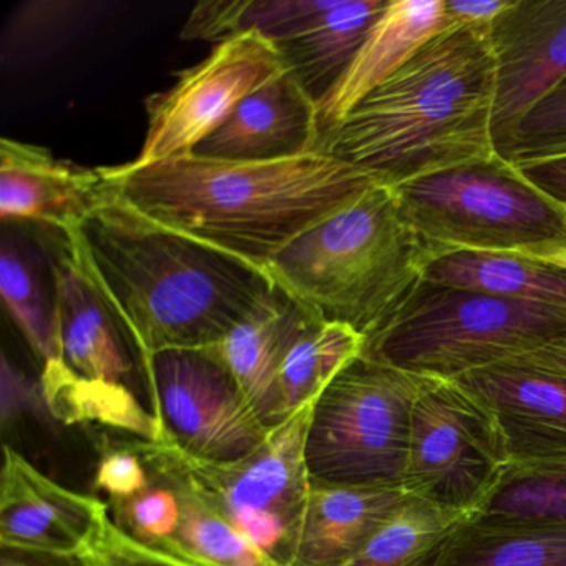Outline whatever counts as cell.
<instances>
[{
  "instance_id": "cell-1",
  "label": "cell",
  "mask_w": 566,
  "mask_h": 566,
  "mask_svg": "<svg viewBox=\"0 0 566 566\" xmlns=\"http://www.w3.org/2000/svg\"><path fill=\"white\" fill-rule=\"evenodd\" d=\"M64 237L142 366L214 346L274 291L264 271L151 223L112 190Z\"/></svg>"
},
{
  "instance_id": "cell-2",
  "label": "cell",
  "mask_w": 566,
  "mask_h": 566,
  "mask_svg": "<svg viewBox=\"0 0 566 566\" xmlns=\"http://www.w3.org/2000/svg\"><path fill=\"white\" fill-rule=\"evenodd\" d=\"M102 174L112 193L151 223L261 271L301 234L380 184L323 151L274 161L191 154Z\"/></svg>"
},
{
  "instance_id": "cell-3",
  "label": "cell",
  "mask_w": 566,
  "mask_h": 566,
  "mask_svg": "<svg viewBox=\"0 0 566 566\" xmlns=\"http://www.w3.org/2000/svg\"><path fill=\"white\" fill-rule=\"evenodd\" d=\"M495 59L490 25L453 28L427 42L319 145L384 185L496 157Z\"/></svg>"
},
{
  "instance_id": "cell-4",
  "label": "cell",
  "mask_w": 566,
  "mask_h": 566,
  "mask_svg": "<svg viewBox=\"0 0 566 566\" xmlns=\"http://www.w3.org/2000/svg\"><path fill=\"white\" fill-rule=\"evenodd\" d=\"M433 256L394 188L379 184L301 234L264 273L307 313L367 340L422 283Z\"/></svg>"
},
{
  "instance_id": "cell-5",
  "label": "cell",
  "mask_w": 566,
  "mask_h": 566,
  "mask_svg": "<svg viewBox=\"0 0 566 566\" xmlns=\"http://www.w3.org/2000/svg\"><path fill=\"white\" fill-rule=\"evenodd\" d=\"M566 334V314L502 294L422 281L364 354L420 376L453 380L509 363Z\"/></svg>"
},
{
  "instance_id": "cell-6",
  "label": "cell",
  "mask_w": 566,
  "mask_h": 566,
  "mask_svg": "<svg viewBox=\"0 0 566 566\" xmlns=\"http://www.w3.org/2000/svg\"><path fill=\"white\" fill-rule=\"evenodd\" d=\"M59 350L44 364L41 390L55 419L97 423L147 442H164L140 357L78 270L67 243L54 256Z\"/></svg>"
},
{
  "instance_id": "cell-7",
  "label": "cell",
  "mask_w": 566,
  "mask_h": 566,
  "mask_svg": "<svg viewBox=\"0 0 566 566\" xmlns=\"http://www.w3.org/2000/svg\"><path fill=\"white\" fill-rule=\"evenodd\" d=\"M390 187L433 254L535 258L566 241V208L532 187L500 155Z\"/></svg>"
},
{
  "instance_id": "cell-8",
  "label": "cell",
  "mask_w": 566,
  "mask_h": 566,
  "mask_svg": "<svg viewBox=\"0 0 566 566\" xmlns=\"http://www.w3.org/2000/svg\"><path fill=\"white\" fill-rule=\"evenodd\" d=\"M436 382L357 357L314 402L306 433L311 483L402 486L413 407Z\"/></svg>"
},
{
  "instance_id": "cell-9",
  "label": "cell",
  "mask_w": 566,
  "mask_h": 566,
  "mask_svg": "<svg viewBox=\"0 0 566 566\" xmlns=\"http://www.w3.org/2000/svg\"><path fill=\"white\" fill-rule=\"evenodd\" d=\"M512 470L499 420L455 380H439L412 412L403 492L470 518Z\"/></svg>"
},
{
  "instance_id": "cell-10",
  "label": "cell",
  "mask_w": 566,
  "mask_h": 566,
  "mask_svg": "<svg viewBox=\"0 0 566 566\" xmlns=\"http://www.w3.org/2000/svg\"><path fill=\"white\" fill-rule=\"evenodd\" d=\"M314 402L243 459L205 462L181 452L200 492L276 566L293 562L310 499L306 433Z\"/></svg>"
},
{
  "instance_id": "cell-11",
  "label": "cell",
  "mask_w": 566,
  "mask_h": 566,
  "mask_svg": "<svg viewBox=\"0 0 566 566\" xmlns=\"http://www.w3.org/2000/svg\"><path fill=\"white\" fill-rule=\"evenodd\" d=\"M142 367L161 443L193 459L220 463L243 459L270 436L210 350H167Z\"/></svg>"
},
{
  "instance_id": "cell-12",
  "label": "cell",
  "mask_w": 566,
  "mask_h": 566,
  "mask_svg": "<svg viewBox=\"0 0 566 566\" xmlns=\"http://www.w3.org/2000/svg\"><path fill=\"white\" fill-rule=\"evenodd\" d=\"M286 71L280 51L260 34L217 44L205 61L181 71L177 84L147 101L148 127L134 167L185 157L213 135L238 105Z\"/></svg>"
},
{
  "instance_id": "cell-13",
  "label": "cell",
  "mask_w": 566,
  "mask_h": 566,
  "mask_svg": "<svg viewBox=\"0 0 566 566\" xmlns=\"http://www.w3.org/2000/svg\"><path fill=\"white\" fill-rule=\"evenodd\" d=\"M496 154L523 118L566 82V0H512L490 25Z\"/></svg>"
},
{
  "instance_id": "cell-14",
  "label": "cell",
  "mask_w": 566,
  "mask_h": 566,
  "mask_svg": "<svg viewBox=\"0 0 566 566\" xmlns=\"http://www.w3.org/2000/svg\"><path fill=\"white\" fill-rule=\"evenodd\" d=\"M453 380L495 413L512 469L566 467V377L502 363Z\"/></svg>"
},
{
  "instance_id": "cell-15",
  "label": "cell",
  "mask_w": 566,
  "mask_h": 566,
  "mask_svg": "<svg viewBox=\"0 0 566 566\" xmlns=\"http://www.w3.org/2000/svg\"><path fill=\"white\" fill-rule=\"evenodd\" d=\"M105 500L54 482L11 446L0 475V546L81 555L107 518Z\"/></svg>"
},
{
  "instance_id": "cell-16",
  "label": "cell",
  "mask_w": 566,
  "mask_h": 566,
  "mask_svg": "<svg viewBox=\"0 0 566 566\" xmlns=\"http://www.w3.org/2000/svg\"><path fill=\"white\" fill-rule=\"evenodd\" d=\"M102 168L59 160L48 148L14 138L0 142V217L4 223L42 224L67 234L107 198Z\"/></svg>"
},
{
  "instance_id": "cell-17",
  "label": "cell",
  "mask_w": 566,
  "mask_h": 566,
  "mask_svg": "<svg viewBox=\"0 0 566 566\" xmlns=\"http://www.w3.org/2000/svg\"><path fill=\"white\" fill-rule=\"evenodd\" d=\"M300 303L274 287L220 343L207 347L233 377L261 422L273 430L290 419L281 369L294 340L313 319Z\"/></svg>"
},
{
  "instance_id": "cell-18",
  "label": "cell",
  "mask_w": 566,
  "mask_h": 566,
  "mask_svg": "<svg viewBox=\"0 0 566 566\" xmlns=\"http://www.w3.org/2000/svg\"><path fill=\"white\" fill-rule=\"evenodd\" d=\"M316 102L287 71L248 95L193 151L228 161H274L316 151Z\"/></svg>"
},
{
  "instance_id": "cell-19",
  "label": "cell",
  "mask_w": 566,
  "mask_h": 566,
  "mask_svg": "<svg viewBox=\"0 0 566 566\" xmlns=\"http://www.w3.org/2000/svg\"><path fill=\"white\" fill-rule=\"evenodd\" d=\"M447 31L443 0H389L343 77L316 104L317 148L427 42Z\"/></svg>"
},
{
  "instance_id": "cell-20",
  "label": "cell",
  "mask_w": 566,
  "mask_h": 566,
  "mask_svg": "<svg viewBox=\"0 0 566 566\" xmlns=\"http://www.w3.org/2000/svg\"><path fill=\"white\" fill-rule=\"evenodd\" d=\"M409 499L402 486L311 483L290 566H344Z\"/></svg>"
},
{
  "instance_id": "cell-21",
  "label": "cell",
  "mask_w": 566,
  "mask_h": 566,
  "mask_svg": "<svg viewBox=\"0 0 566 566\" xmlns=\"http://www.w3.org/2000/svg\"><path fill=\"white\" fill-rule=\"evenodd\" d=\"M387 4L389 0H337L301 34L274 44L286 71L316 104L343 77Z\"/></svg>"
},
{
  "instance_id": "cell-22",
  "label": "cell",
  "mask_w": 566,
  "mask_h": 566,
  "mask_svg": "<svg viewBox=\"0 0 566 566\" xmlns=\"http://www.w3.org/2000/svg\"><path fill=\"white\" fill-rule=\"evenodd\" d=\"M433 566H566V522L473 516Z\"/></svg>"
},
{
  "instance_id": "cell-23",
  "label": "cell",
  "mask_w": 566,
  "mask_h": 566,
  "mask_svg": "<svg viewBox=\"0 0 566 566\" xmlns=\"http://www.w3.org/2000/svg\"><path fill=\"white\" fill-rule=\"evenodd\" d=\"M423 281L502 294L566 314V270L518 254L446 251L427 264Z\"/></svg>"
},
{
  "instance_id": "cell-24",
  "label": "cell",
  "mask_w": 566,
  "mask_h": 566,
  "mask_svg": "<svg viewBox=\"0 0 566 566\" xmlns=\"http://www.w3.org/2000/svg\"><path fill=\"white\" fill-rule=\"evenodd\" d=\"M0 296L42 364L59 350L54 256L12 231L0 243Z\"/></svg>"
},
{
  "instance_id": "cell-25",
  "label": "cell",
  "mask_w": 566,
  "mask_h": 566,
  "mask_svg": "<svg viewBox=\"0 0 566 566\" xmlns=\"http://www.w3.org/2000/svg\"><path fill=\"white\" fill-rule=\"evenodd\" d=\"M336 4L337 0H208L191 11L181 38L221 44L254 32L280 44L301 34Z\"/></svg>"
},
{
  "instance_id": "cell-26",
  "label": "cell",
  "mask_w": 566,
  "mask_h": 566,
  "mask_svg": "<svg viewBox=\"0 0 566 566\" xmlns=\"http://www.w3.org/2000/svg\"><path fill=\"white\" fill-rule=\"evenodd\" d=\"M467 520L459 510L409 496L344 566H433Z\"/></svg>"
},
{
  "instance_id": "cell-27",
  "label": "cell",
  "mask_w": 566,
  "mask_h": 566,
  "mask_svg": "<svg viewBox=\"0 0 566 566\" xmlns=\"http://www.w3.org/2000/svg\"><path fill=\"white\" fill-rule=\"evenodd\" d=\"M366 337L354 327L313 317L291 346L281 369V392L293 416L363 356Z\"/></svg>"
},
{
  "instance_id": "cell-28",
  "label": "cell",
  "mask_w": 566,
  "mask_h": 566,
  "mask_svg": "<svg viewBox=\"0 0 566 566\" xmlns=\"http://www.w3.org/2000/svg\"><path fill=\"white\" fill-rule=\"evenodd\" d=\"M476 516L566 522V467L510 470Z\"/></svg>"
},
{
  "instance_id": "cell-29",
  "label": "cell",
  "mask_w": 566,
  "mask_h": 566,
  "mask_svg": "<svg viewBox=\"0 0 566 566\" xmlns=\"http://www.w3.org/2000/svg\"><path fill=\"white\" fill-rule=\"evenodd\" d=\"M499 155L512 165L566 155V82L523 118Z\"/></svg>"
},
{
  "instance_id": "cell-30",
  "label": "cell",
  "mask_w": 566,
  "mask_h": 566,
  "mask_svg": "<svg viewBox=\"0 0 566 566\" xmlns=\"http://www.w3.org/2000/svg\"><path fill=\"white\" fill-rule=\"evenodd\" d=\"M88 566H191L155 552L118 528L111 515L81 553Z\"/></svg>"
},
{
  "instance_id": "cell-31",
  "label": "cell",
  "mask_w": 566,
  "mask_h": 566,
  "mask_svg": "<svg viewBox=\"0 0 566 566\" xmlns=\"http://www.w3.org/2000/svg\"><path fill=\"white\" fill-rule=\"evenodd\" d=\"M546 198L566 208V155L513 165Z\"/></svg>"
},
{
  "instance_id": "cell-32",
  "label": "cell",
  "mask_w": 566,
  "mask_h": 566,
  "mask_svg": "<svg viewBox=\"0 0 566 566\" xmlns=\"http://www.w3.org/2000/svg\"><path fill=\"white\" fill-rule=\"evenodd\" d=\"M512 0H447L446 8L447 31L453 28H470V25H492L500 14L506 11Z\"/></svg>"
},
{
  "instance_id": "cell-33",
  "label": "cell",
  "mask_w": 566,
  "mask_h": 566,
  "mask_svg": "<svg viewBox=\"0 0 566 566\" xmlns=\"http://www.w3.org/2000/svg\"><path fill=\"white\" fill-rule=\"evenodd\" d=\"M0 566H88L82 555L0 546Z\"/></svg>"
},
{
  "instance_id": "cell-34",
  "label": "cell",
  "mask_w": 566,
  "mask_h": 566,
  "mask_svg": "<svg viewBox=\"0 0 566 566\" xmlns=\"http://www.w3.org/2000/svg\"><path fill=\"white\" fill-rule=\"evenodd\" d=\"M509 363H518L523 366L535 367V369L545 370V373L566 377V334L549 340L539 349L523 354V356L509 360Z\"/></svg>"
},
{
  "instance_id": "cell-35",
  "label": "cell",
  "mask_w": 566,
  "mask_h": 566,
  "mask_svg": "<svg viewBox=\"0 0 566 566\" xmlns=\"http://www.w3.org/2000/svg\"><path fill=\"white\" fill-rule=\"evenodd\" d=\"M532 260L545 261V263L555 264V266L566 270V241L559 247L552 248V250L532 258Z\"/></svg>"
}]
</instances>
